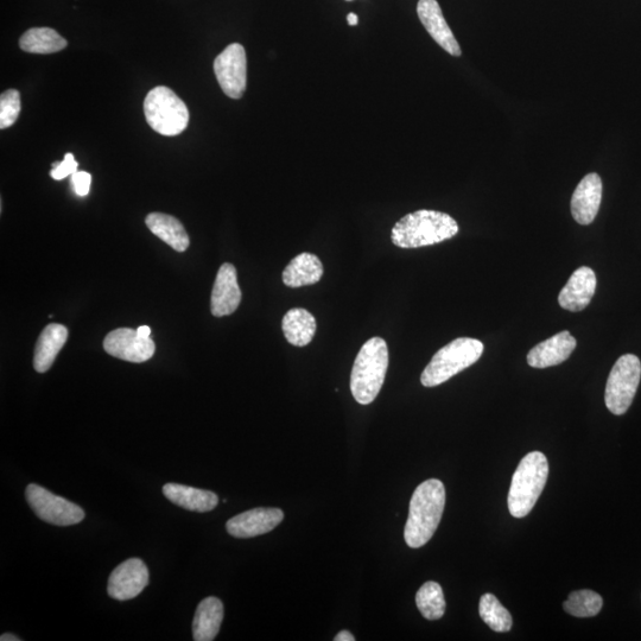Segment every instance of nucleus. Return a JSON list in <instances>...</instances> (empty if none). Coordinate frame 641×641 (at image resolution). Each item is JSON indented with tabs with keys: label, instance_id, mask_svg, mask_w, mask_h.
I'll return each mask as SVG.
<instances>
[{
	"label": "nucleus",
	"instance_id": "1",
	"mask_svg": "<svg viewBox=\"0 0 641 641\" xmlns=\"http://www.w3.org/2000/svg\"><path fill=\"white\" fill-rule=\"evenodd\" d=\"M446 506V488L442 481L430 479L416 488L410 501L409 517L404 530L406 544L412 549L427 544L437 528Z\"/></svg>",
	"mask_w": 641,
	"mask_h": 641
},
{
	"label": "nucleus",
	"instance_id": "2",
	"mask_svg": "<svg viewBox=\"0 0 641 641\" xmlns=\"http://www.w3.org/2000/svg\"><path fill=\"white\" fill-rule=\"evenodd\" d=\"M459 225L450 215L422 209L405 215L392 228V243L401 249H417L452 239Z\"/></svg>",
	"mask_w": 641,
	"mask_h": 641
},
{
	"label": "nucleus",
	"instance_id": "3",
	"mask_svg": "<svg viewBox=\"0 0 641 641\" xmlns=\"http://www.w3.org/2000/svg\"><path fill=\"white\" fill-rule=\"evenodd\" d=\"M389 367V348L382 338H372L361 347L351 374L352 395L359 404H371L379 395Z\"/></svg>",
	"mask_w": 641,
	"mask_h": 641
},
{
	"label": "nucleus",
	"instance_id": "4",
	"mask_svg": "<svg viewBox=\"0 0 641 641\" xmlns=\"http://www.w3.org/2000/svg\"><path fill=\"white\" fill-rule=\"evenodd\" d=\"M549 477L548 459L532 452L520 461L514 472L509 493V510L513 517L524 518L535 507Z\"/></svg>",
	"mask_w": 641,
	"mask_h": 641
},
{
	"label": "nucleus",
	"instance_id": "5",
	"mask_svg": "<svg viewBox=\"0 0 641 641\" xmlns=\"http://www.w3.org/2000/svg\"><path fill=\"white\" fill-rule=\"evenodd\" d=\"M484 344L477 339L459 338L437 352L429 365L424 368L421 383L435 387L448 382L466 368L471 367L484 353Z\"/></svg>",
	"mask_w": 641,
	"mask_h": 641
},
{
	"label": "nucleus",
	"instance_id": "6",
	"mask_svg": "<svg viewBox=\"0 0 641 641\" xmlns=\"http://www.w3.org/2000/svg\"><path fill=\"white\" fill-rule=\"evenodd\" d=\"M144 113L150 128L162 136H179L189 123L186 104L174 91L164 86L148 93L144 101Z\"/></svg>",
	"mask_w": 641,
	"mask_h": 641
},
{
	"label": "nucleus",
	"instance_id": "7",
	"mask_svg": "<svg viewBox=\"0 0 641 641\" xmlns=\"http://www.w3.org/2000/svg\"><path fill=\"white\" fill-rule=\"evenodd\" d=\"M641 378V363L633 354L619 358L612 368L606 385L605 402L613 415L626 414L636 396Z\"/></svg>",
	"mask_w": 641,
	"mask_h": 641
},
{
	"label": "nucleus",
	"instance_id": "8",
	"mask_svg": "<svg viewBox=\"0 0 641 641\" xmlns=\"http://www.w3.org/2000/svg\"><path fill=\"white\" fill-rule=\"evenodd\" d=\"M25 495L31 510L43 522L56 526H71L85 519V511L80 506L49 492L46 488L31 484Z\"/></svg>",
	"mask_w": 641,
	"mask_h": 641
},
{
	"label": "nucleus",
	"instance_id": "9",
	"mask_svg": "<svg viewBox=\"0 0 641 641\" xmlns=\"http://www.w3.org/2000/svg\"><path fill=\"white\" fill-rule=\"evenodd\" d=\"M214 73L221 90L231 99H240L246 91L247 59L245 48L232 43L214 61Z\"/></svg>",
	"mask_w": 641,
	"mask_h": 641
},
{
	"label": "nucleus",
	"instance_id": "10",
	"mask_svg": "<svg viewBox=\"0 0 641 641\" xmlns=\"http://www.w3.org/2000/svg\"><path fill=\"white\" fill-rule=\"evenodd\" d=\"M104 348L114 358L141 364L154 357L156 346L150 338L139 336L137 330L118 328L106 336Z\"/></svg>",
	"mask_w": 641,
	"mask_h": 641
},
{
	"label": "nucleus",
	"instance_id": "11",
	"mask_svg": "<svg viewBox=\"0 0 641 641\" xmlns=\"http://www.w3.org/2000/svg\"><path fill=\"white\" fill-rule=\"evenodd\" d=\"M148 585V567L139 558H130L113 570L107 593L114 600L128 601L137 598Z\"/></svg>",
	"mask_w": 641,
	"mask_h": 641
},
{
	"label": "nucleus",
	"instance_id": "12",
	"mask_svg": "<svg viewBox=\"0 0 641 641\" xmlns=\"http://www.w3.org/2000/svg\"><path fill=\"white\" fill-rule=\"evenodd\" d=\"M284 512L274 507H259L238 514L228 520L227 532L236 538H252L265 535L277 528L283 522Z\"/></svg>",
	"mask_w": 641,
	"mask_h": 641
},
{
	"label": "nucleus",
	"instance_id": "13",
	"mask_svg": "<svg viewBox=\"0 0 641 641\" xmlns=\"http://www.w3.org/2000/svg\"><path fill=\"white\" fill-rule=\"evenodd\" d=\"M417 15L420 17L423 27L427 29L429 35L441 48L450 55L461 56L460 44L456 41L452 29L444 19L437 0H420L417 5Z\"/></svg>",
	"mask_w": 641,
	"mask_h": 641
},
{
	"label": "nucleus",
	"instance_id": "14",
	"mask_svg": "<svg viewBox=\"0 0 641 641\" xmlns=\"http://www.w3.org/2000/svg\"><path fill=\"white\" fill-rule=\"evenodd\" d=\"M240 302L241 290L238 284L237 269L230 263L222 264L212 291V314L215 317L231 315L236 312Z\"/></svg>",
	"mask_w": 641,
	"mask_h": 641
},
{
	"label": "nucleus",
	"instance_id": "15",
	"mask_svg": "<svg viewBox=\"0 0 641 641\" xmlns=\"http://www.w3.org/2000/svg\"><path fill=\"white\" fill-rule=\"evenodd\" d=\"M602 199V181L598 174H588L576 187L571 198V214L580 225L592 224L599 213Z\"/></svg>",
	"mask_w": 641,
	"mask_h": 641
},
{
	"label": "nucleus",
	"instance_id": "16",
	"mask_svg": "<svg viewBox=\"0 0 641 641\" xmlns=\"http://www.w3.org/2000/svg\"><path fill=\"white\" fill-rule=\"evenodd\" d=\"M596 276L588 266L577 269L558 296V303L569 312H582L589 306L596 290Z\"/></svg>",
	"mask_w": 641,
	"mask_h": 641
},
{
	"label": "nucleus",
	"instance_id": "17",
	"mask_svg": "<svg viewBox=\"0 0 641 641\" xmlns=\"http://www.w3.org/2000/svg\"><path fill=\"white\" fill-rule=\"evenodd\" d=\"M577 341L568 330L558 333L552 338L533 347L528 354V364L533 368H548L557 366L575 351Z\"/></svg>",
	"mask_w": 641,
	"mask_h": 641
},
{
	"label": "nucleus",
	"instance_id": "18",
	"mask_svg": "<svg viewBox=\"0 0 641 641\" xmlns=\"http://www.w3.org/2000/svg\"><path fill=\"white\" fill-rule=\"evenodd\" d=\"M163 494L171 503L192 512H211L219 504L218 495L214 492L186 485H164Z\"/></svg>",
	"mask_w": 641,
	"mask_h": 641
},
{
	"label": "nucleus",
	"instance_id": "19",
	"mask_svg": "<svg viewBox=\"0 0 641 641\" xmlns=\"http://www.w3.org/2000/svg\"><path fill=\"white\" fill-rule=\"evenodd\" d=\"M67 339L68 329L59 323H52L42 330L34 357V368L38 373H46L53 366Z\"/></svg>",
	"mask_w": 641,
	"mask_h": 641
},
{
	"label": "nucleus",
	"instance_id": "20",
	"mask_svg": "<svg viewBox=\"0 0 641 641\" xmlns=\"http://www.w3.org/2000/svg\"><path fill=\"white\" fill-rule=\"evenodd\" d=\"M224 620V605L221 600L209 596L196 609L193 621V638L196 641H212L217 638Z\"/></svg>",
	"mask_w": 641,
	"mask_h": 641
},
{
	"label": "nucleus",
	"instance_id": "21",
	"mask_svg": "<svg viewBox=\"0 0 641 641\" xmlns=\"http://www.w3.org/2000/svg\"><path fill=\"white\" fill-rule=\"evenodd\" d=\"M323 276L321 260L313 253H301L283 272V282L289 288H301L320 282Z\"/></svg>",
	"mask_w": 641,
	"mask_h": 641
},
{
	"label": "nucleus",
	"instance_id": "22",
	"mask_svg": "<svg viewBox=\"0 0 641 641\" xmlns=\"http://www.w3.org/2000/svg\"><path fill=\"white\" fill-rule=\"evenodd\" d=\"M149 230L177 252H186L190 240L180 220L163 213H151L145 219Z\"/></svg>",
	"mask_w": 641,
	"mask_h": 641
},
{
	"label": "nucleus",
	"instance_id": "23",
	"mask_svg": "<svg viewBox=\"0 0 641 641\" xmlns=\"http://www.w3.org/2000/svg\"><path fill=\"white\" fill-rule=\"evenodd\" d=\"M282 328L289 344L296 347H306L314 339L316 320L308 310L294 308L284 315Z\"/></svg>",
	"mask_w": 641,
	"mask_h": 641
},
{
	"label": "nucleus",
	"instance_id": "24",
	"mask_svg": "<svg viewBox=\"0 0 641 641\" xmlns=\"http://www.w3.org/2000/svg\"><path fill=\"white\" fill-rule=\"evenodd\" d=\"M68 42L52 28H33L24 33L19 47L30 54H54L67 47Z\"/></svg>",
	"mask_w": 641,
	"mask_h": 641
},
{
	"label": "nucleus",
	"instance_id": "25",
	"mask_svg": "<svg viewBox=\"0 0 641 641\" xmlns=\"http://www.w3.org/2000/svg\"><path fill=\"white\" fill-rule=\"evenodd\" d=\"M416 605L421 614L428 620H439L446 613V600L439 583H424L416 595Z\"/></svg>",
	"mask_w": 641,
	"mask_h": 641
},
{
	"label": "nucleus",
	"instance_id": "26",
	"mask_svg": "<svg viewBox=\"0 0 641 641\" xmlns=\"http://www.w3.org/2000/svg\"><path fill=\"white\" fill-rule=\"evenodd\" d=\"M479 613L484 623L494 632H509L513 625L511 614L493 594L482 595Z\"/></svg>",
	"mask_w": 641,
	"mask_h": 641
},
{
	"label": "nucleus",
	"instance_id": "27",
	"mask_svg": "<svg viewBox=\"0 0 641 641\" xmlns=\"http://www.w3.org/2000/svg\"><path fill=\"white\" fill-rule=\"evenodd\" d=\"M604 601L593 590H576L563 604L564 611L576 618H592L601 611Z\"/></svg>",
	"mask_w": 641,
	"mask_h": 641
},
{
	"label": "nucleus",
	"instance_id": "28",
	"mask_svg": "<svg viewBox=\"0 0 641 641\" xmlns=\"http://www.w3.org/2000/svg\"><path fill=\"white\" fill-rule=\"evenodd\" d=\"M21 109V94L17 90L2 93V97H0V129L5 130L14 125Z\"/></svg>",
	"mask_w": 641,
	"mask_h": 641
},
{
	"label": "nucleus",
	"instance_id": "29",
	"mask_svg": "<svg viewBox=\"0 0 641 641\" xmlns=\"http://www.w3.org/2000/svg\"><path fill=\"white\" fill-rule=\"evenodd\" d=\"M53 169L50 171V176L56 181L66 179L78 171L79 164L75 161L73 154H66L65 160L56 162L52 165Z\"/></svg>",
	"mask_w": 641,
	"mask_h": 641
},
{
	"label": "nucleus",
	"instance_id": "30",
	"mask_svg": "<svg viewBox=\"0 0 641 641\" xmlns=\"http://www.w3.org/2000/svg\"><path fill=\"white\" fill-rule=\"evenodd\" d=\"M72 184L76 195L87 196L91 190L92 175L86 171H76L72 175Z\"/></svg>",
	"mask_w": 641,
	"mask_h": 641
},
{
	"label": "nucleus",
	"instance_id": "31",
	"mask_svg": "<svg viewBox=\"0 0 641 641\" xmlns=\"http://www.w3.org/2000/svg\"><path fill=\"white\" fill-rule=\"evenodd\" d=\"M335 641H354L353 634L349 631H341L338 636L334 638Z\"/></svg>",
	"mask_w": 641,
	"mask_h": 641
},
{
	"label": "nucleus",
	"instance_id": "32",
	"mask_svg": "<svg viewBox=\"0 0 641 641\" xmlns=\"http://www.w3.org/2000/svg\"><path fill=\"white\" fill-rule=\"evenodd\" d=\"M137 333L142 338H150L151 329L148 326H141L137 329Z\"/></svg>",
	"mask_w": 641,
	"mask_h": 641
},
{
	"label": "nucleus",
	"instance_id": "33",
	"mask_svg": "<svg viewBox=\"0 0 641 641\" xmlns=\"http://www.w3.org/2000/svg\"><path fill=\"white\" fill-rule=\"evenodd\" d=\"M347 22L351 27H355V25H358L359 23V17L352 12V14H348Z\"/></svg>",
	"mask_w": 641,
	"mask_h": 641
},
{
	"label": "nucleus",
	"instance_id": "34",
	"mask_svg": "<svg viewBox=\"0 0 641 641\" xmlns=\"http://www.w3.org/2000/svg\"><path fill=\"white\" fill-rule=\"evenodd\" d=\"M0 640H2V641H19L21 639L17 638L15 636V634L6 633V634H3L2 637H0Z\"/></svg>",
	"mask_w": 641,
	"mask_h": 641
},
{
	"label": "nucleus",
	"instance_id": "35",
	"mask_svg": "<svg viewBox=\"0 0 641 641\" xmlns=\"http://www.w3.org/2000/svg\"><path fill=\"white\" fill-rule=\"evenodd\" d=\"M348 2H352V0H348Z\"/></svg>",
	"mask_w": 641,
	"mask_h": 641
}]
</instances>
